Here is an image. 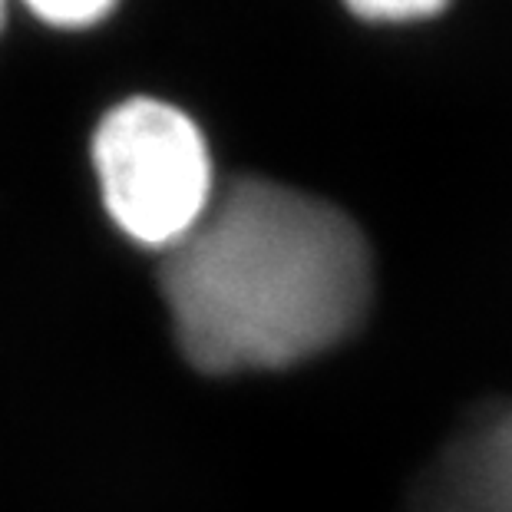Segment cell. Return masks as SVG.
Segmentation results:
<instances>
[{"label": "cell", "instance_id": "4", "mask_svg": "<svg viewBox=\"0 0 512 512\" xmlns=\"http://www.w3.org/2000/svg\"><path fill=\"white\" fill-rule=\"evenodd\" d=\"M126 0H14L17 14L57 37H83L103 30Z\"/></svg>", "mask_w": 512, "mask_h": 512}, {"label": "cell", "instance_id": "5", "mask_svg": "<svg viewBox=\"0 0 512 512\" xmlns=\"http://www.w3.org/2000/svg\"><path fill=\"white\" fill-rule=\"evenodd\" d=\"M341 4L361 24L413 27L443 17L453 7V0H341Z\"/></svg>", "mask_w": 512, "mask_h": 512}, {"label": "cell", "instance_id": "6", "mask_svg": "<svg viewBox=\"0 0 512 512\" xmlns=\"http://www.w3.org/2000/svg\"><path fill=\"white\" fill-rule=\"evenodd\" d=\"M14 17H17L14 0H0V43L7 40V34H10V24H14Z\"/></svg>", "mask_w": 512, "mask_h": 512}, {"label": "cell", "instance_id": "1", "mask_svg": "<svg viewBox=\"0 0 512 512\" xmlns=\"http://www.w3.org/2000/svg\"><path fill=\"white\" fill-rule=\"evenodd\" d=\"M159 291L185 361L202 374L281 370L354 334L374 291V258L341 205L238 176L162 255Z\"/></svg>", "mask_w": 512, "mask_h": 512}, {"label": "cell", "instance_id": "3", "mask_svg": "<svg viewBox=\"0 0 512 512\" xmlns=\"http://www.w3.org/2000/svg\"><path fill=\"white\" fill-rule=\"evenodd\" d=\"M420 512H512V403L446 446L420 486Z\"/></svg>", "mask_w": 512, "mask_h": 512}, {"label": "cell", "instance_id": "2", "mask_svg": "<svg viewBox=\"0 0 512 512\" xmlns=\"http://www.w3.org/2000/svg\"><path fill=\"white\" fill-rule=\"evenodd\" d=\"M86 162L110 225L159 258L205 219L222 189L205 126L149 90L116 96L96 113Z\"/></svg>", "mask_w": 512, "mask_h": 512}]
</instances>
